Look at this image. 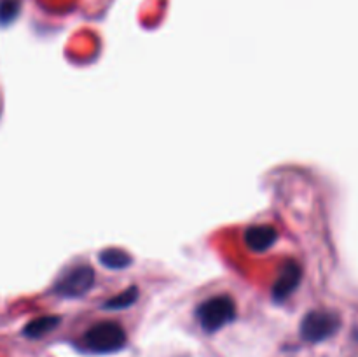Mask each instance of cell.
<instances>
[{"instance_id": "6da1fadb", "label": "cell", "mask_w": 358, "mask_h": 357, "mask_svg": "<svg viewBox=\"0 0 358 357\" xmlns=\"http://www.w3.org/2000/svg\"><path fill=\"white\" fill-rule=\"evenodd\" d=\"M196 317L206 332H215L236 318V303L227 294L213 296L199 304Z\"/></svg>"}, {"instance_id": "7a4b0ae2", "label": "cell", "mask_w": 358, "mask_h": 357, "mask_svg": "<svg viewBox=\"0 0 358 357\" xmlns=\"http://www.w3.org/2000/svg\"><path fill=\"white\" fill-rule=\"evenodd\" d=\"M84 345L94 354L119 352L126 345V331L117 322L101 321L87 329L84 335Z\"/></svg>"}, {"instance_id": "3957f363", "label": "cell", "mask_w": 358, "mask_h": 357, "mask_svg": "<svg viewBox=\"0 0 358 357\" xmlns=\"http://www.w3.org/2000/svg\"><path fill=\"white\" fill-rule=\"evenodd\" d=\"M341 326L338 314L329 310H313L306 314L301 321V336L310 343L325 342L334 336Z\"/></svg>"}, {"instance_id": "277c9868", "label": "cell", "mask_w": 358, "mask_h": 357, "mask_svg": "<svg viewBox=\"0 0 358 357\" xmlns=\"http://www.w3.org/2000/svg\"><path fill=\"white\" fill-rule=\"evenodd\" d=\"M94 286V272L91 266L79 265L63 273L55 286V293L63 298H80Z\"/></svg>"}, {"instance_id": "5b68a950", "label": "cell", "mask_w": 358, "mask_h": 357, "mask_svg": "<svg viewBox=\"0 0 358 357\" xmlns=\"http://www.w3.org/2000/svg\"><path fill=\"white\" fill-rule=\"evenodd\" d=\"M301 279H303V268L296 261H287L280 270L278 279L273 286L275 301H285L299 287Z\"/></svg>"}, {"instance_id": "8992f818", "label": "cell", "mask_w": 358, "mask_h": 357, "mask_svg": "<svg viewBox=\"0 0 358 357\" xmlns=\"http://www.w3.org/2000/svg\"><path fill=\"white\" fill-rule=\"evenodd\" d=\"M278 240V231L269 224H259V226L248 227L245 233V241L248 248L254 252H264L271 248Z\"/></svg>"}, {"instance_id": "52a82bcc", "label": "cell", "mask_w": 358, "mask_h": 357, "mask_svg": "<svg viewBox=\"0 0 358 357\" xmlns=\"http://www.w3.org/2000/svg\"><path fill=\"white\" fill-rule=\"evenodd\" d=\"M59 324V317L56 315H45V317L34 318L31 322H28L23 329V335L28 336V338H42L48 332H51L56 326Z\"/></svg>"}, {"instance_id": "ba28073f", "label": "cell", "mask_w": 358, "mask_h": 357, "mask_svg": "<svg viewBox=\"0 0 358 357\" xmlns=\"http://www.w3.org/2000/svg\"><path fill=\"white\" fill-rule=\"evenodd\" d=\"M98 259H100V262L105 266V268H110V270H124L131 265V255H129L128 252L115 247L101 251L100 255H98Z\"/></svg>"}, {"instance_id": "9c48e42d", "label": "cell", "mask_w": 358, "mask_h": 357, "mask_svg": "<svg viewBox=\"0 0 358 357\" xmlns=\"http://www.w3.org/2000/svg\"><path fill=\"white\" fill-rule=\"evenodd\" d=\"M136 300H138V289L136 287H129V289L122 290L117 296L105 301L103 308L105 310H124V308L131 307Z\"/></svg>"}, {"instance_id": "30bf717a", "label": "cell", "mask_w": 358, "mask_h": 357, "mask_svg": "<svg viewBox=\"0 0 358 357\" xmlns=\"http://www.w3.org/2000/svg\"><path fill=\"white\" fill-rule=\"evenodd\" d=\"M21 10L20 0H2L0 2V24L7 27L17 18Z\"/></svg>"}]
</instances>
